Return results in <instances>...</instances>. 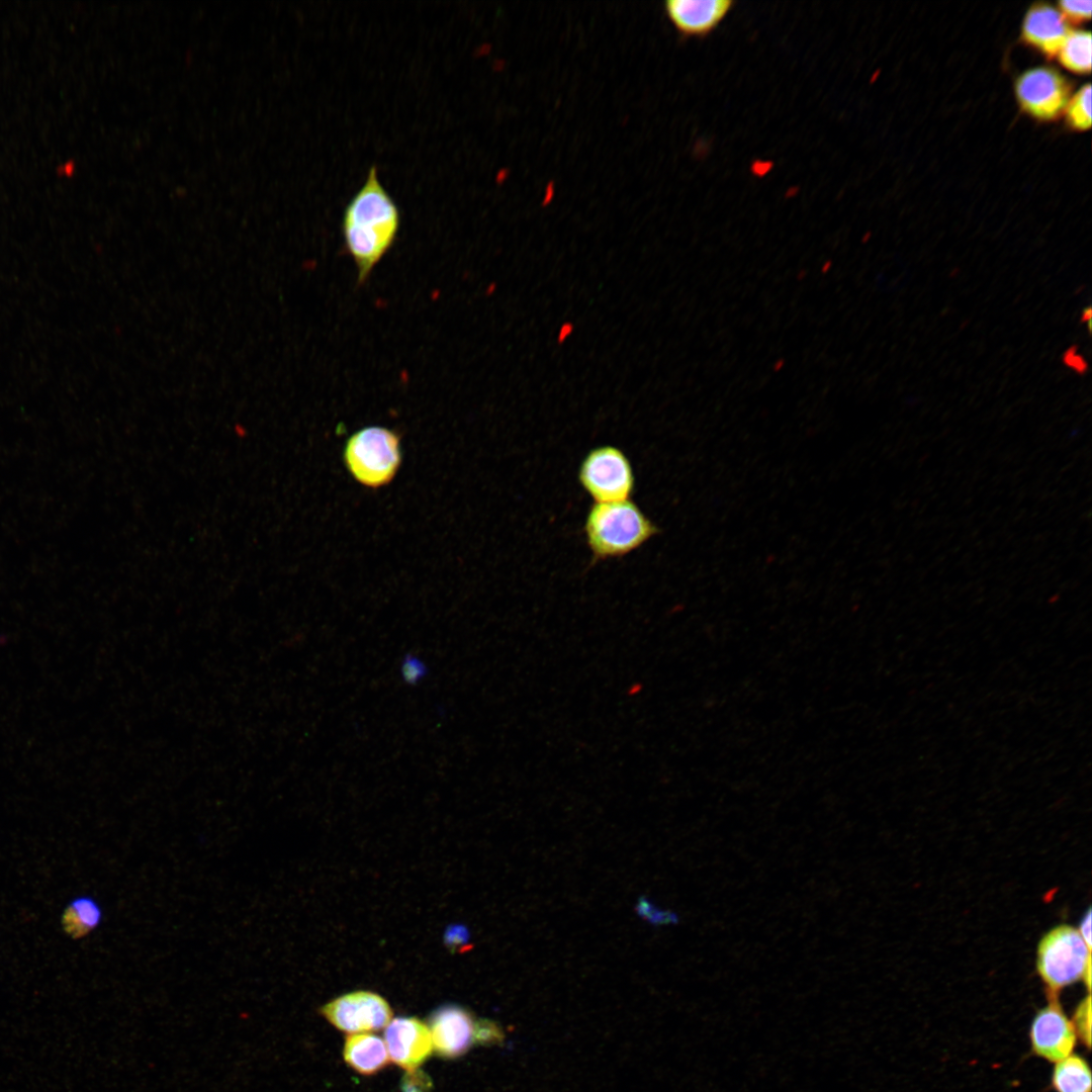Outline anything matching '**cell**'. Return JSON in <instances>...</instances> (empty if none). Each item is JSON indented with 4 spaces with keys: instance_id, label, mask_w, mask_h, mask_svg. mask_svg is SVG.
Returning <instances> with one entry per match:
<instances>
[{
    "instance_id": "obj_11",
    "label": "cell",
    "mask_w": 1092,
    "mask_h": 1092,
    "mask_svg": "<svg viewBox=\"0 0 1092 1092\" xmlns=\"http://www.w3.org/2000/svg\"><path fill=\"white\" fill-rule=\"evenodd\" d=\"M735 6L732 0H668L666 17L682 37H706Z\"/></svg>"
},
{
    "instance_id": "obj_14",
    "label": "cell",
    "mask_w": 1092,
    "mask_h": 1092,
    "mask_svg": "<svg viewBox=\"0 0 1092 1092\" xmlns=\"http://www.w3.org/2000/svg\"><path fill=\"white\" fill-rule=\"evenodd\" d=\"M102 920L99 904L89 896L73 899L62 915L64 931L73 939L82 938L97 928Z\"/></svg>"
},
{
    "instance_id": "obj_25",
    "label": "cell",
    "mask_w": 1092,
    "mask_h": 1092,
    "mask_svg": "<svg viewBox=\"0 0 1092 1092\" xmlns=\"http://www.w3.org/2000/svg\"><path fill=\"white\" fill-rule=\"evenodd\" d=\"M832 263L833 262L831 259L826 260L821 266V272L823 274L827 273L831 269Z\"/></svg>"
},
{
    "instance_id": "obj_16",
    "label": "cell",
    "mask_w": 1092,
    "mask_h": 1092,
    "mask_svg": "<svg viewBox=\"0 0 1092 1092\" xmlns=\"http://www.w3.org/2000/svg\"><path fill=\"white\" fill-rule=\"evenodd\" d=\"M1092 39L1089 31L1070 32L1058 55L1061 64L1075 73L1091 70Z\"/></svg>"
},
{
    "instance_id": "obj_21",
    "label": "cell",
    "mask_w": 1092,
    "mask_h": 1092,
    "mask_svg": "<svg viewBox=\"0 0 1092 1092\" xmlns=\"http://www.w3.org/2000/svg\"><path fill=\"white\" fill-rule=\"evenodd\" d=\"M1076 351L1075 347L1067 350L1064 355V362L1079 373H1083L1087 370V363L1080 355L1076 354Z\"/></svg>"
},
{
    "instance_id": "obj_23",
    "label": "cell",
    "mask_w": 1092,
    "mask_h": 1092,
    "mask_svg": "<svg viewBox=\"0 0 1092 1092\" xmlns=\"http://www.w3.org/2000/svg\"><path fill=\"white\" fill-rule=\"evenodd\" d=\"M574 325L571 322L563 323L557 333V343H564L573 333Z\"/></svg>"
},
{
    "instance_id": "obj_8",
    "label": "cell",
    "mask_w": 1092,
    "mask_h": 1092,
    "mask_svg": "<svg viewBox=\"0 0 1092 1092\" xmlns=\"http://www.w3.org/2000/svg\"><path fill=\"white\" fill-rule=\"evenodd\" d=\"M1021 107L1037 119L1056 118L1069 101L1070 87L1056 70L1034 68L1023 73L1015 85Z\"/></svg>"
},
{
    "instance_id": "obj_5",
    "label": "cell",
    "mask_w": 1092,
    "mask_h": 1092,
    "mask_svg": "<svg viewBox=\"0 0 1092 1092\" xmlns=\"http://www.w3.org/2000/svg\"><path fill=\"white\" fill-rule=\"evenodd\" d=\"M577 479L594 503L630 499L636 486L629 457L614 445L592 448L578 466Z\"/></svg>"
},
{
    "instance_id": "obj_2",
    "label": "cell",
    "mask_w": 1092,
    "mask_h": 1092,
    "mask_svg": "<svg viewBox=\"0 0 1092 1092\" xmlns=\"http://www.w3.org/2000/svg\"><path fill=\"white\" fill-rule=\"evenodd\" d=\"M633 500L594 503L585 516V543L595 561L624 557L660 533Z\"/></svg>"
},
{
    "instance_id": "obj_3",
    "label": "cell",
    "mask_w": 1092,
    "mask_h": 1092,
    "mask_svg": "<svg viewBox=\"0 0 1092 1092\" xmlns=\"http://www.w3.org/2000/svg\"><path fill=\"white\" fill-rule=\"evenodd\" d=\"M343 461L351 476L368 488L389 484L402 461L399 434L382 426L354 432L345 442Z\"/></svg>"
},
{
    "instance_id": "obj_6",
    "label": "cell",
    "mask_w": 1092,
    "mask_h": 1092,
    "mask_svg": "<svg viewBox=\"0 0 1092 1092\" xmlns=\"http://www.w3.org/2000/svg\"><path fill=\"white\" fill-rule=\"evenodd\" d=\"M433 1049L446 1059L464 1055L473 1043L500 1041L499 1026L487 1020L476 1021L472 1014L458 1005H444L431 1013L427 1023Z\"/></svg>"
},
{
    "instance_id": "obj_20",
    "label": "cell",
    "mask_w": 1092,
    "mask_h": 1092,
    "mask_svg": "<svg viewBox=\"0 0 1092 1092\" xmlns=\"http://www.w3.org/2000/svg\"><path fill=\"white\" fill-rule=\"evenodd\" d=\"M1062 15L1073 21H1083L1091 16L1092 2L1090 0H1065L1059 2Z\"/></svg>"
},
{
    "instance_id": "obj_24",
    "label": "cell",
    "mask_w": 1092,
    "mask_h": 1092,
    "mask_svg": "<svg viewBox=\"0 0 1092 1092\" xmlns=\"http://www.w3.org/2000/svg\"><path fill=\"white\" fill-rule=\"evenodd\" d=\"M785 363H786V361H785L784 358H781V359L777 360L774 363V366H772L774 371L779 372L780 370H782L784 368V366H785Z\"/></svg>"
},
{
    "instance_id": "obj_27",
    "label": "cell",
    "mask_w": 1092,
    "mask_h": 1092,
    "mask_svg": "<svg viewBox=\"0 0 1092 1092\" xmlns=\"http://www.w3.org/2000/svg\"><path fill=\"white\" fill-rule=\"evenodd\" d=\"M806 275H807V270H806V269H802V270H801V271H800V272H799V273L797 274V279H798V280H802V279H804V278L806 277Z\"/></svg>"
},
{
    "instance_id": "obj_4",
    "label": "cell",
    "mask_w": 1092,
    "mask_h": 1092,
    "mask_svg": "<svg viewBox=\"0 0 1092 1092\" xmlns=\"http://www.w3.org/2000/svg\"><path fill=\"white\" fill-rule=\"evenodd\" d=\"M1091 969V948L1078 929L1061 924L1048 931L1036 950V970L1046 987L1048 996L1083 979Z\"/></svg>"
},
{
    "instance_id": "obj_26",
    "label": "cell",
    "mask_w": 1092,
    "mask_h": 1092,
    "mask_svg": "<svg viewBox=\"0 0 1092 1092\" xmlns=\"http://www.w3.org/2000/svg\"><path fill=\"white\" fill-rule=\"evenodd\" d=\"M1090 318H1091V309H1090V308H1087V310H1086V311H1084V313H1083V316H1082V322H1085V321H1089V322H1090Z\"/></svg>"
},
{
    "instance_id": "obj_13",
    "label": "cell",
    "mask_w": 1092,
    "mask_h": 1092,
    "mask_svg": "<svg viewBox=\"0 0 1092 1092\" xmlns=\"http://www.w3.org/2000/svg\"><path fill=\"white\" fill-rule=\"evenodd\" d=\"M343 1056L349 1067L366 1076L379 1072L389 1062L384 1040L370 1032L348 1035Z\"/></svg>"
},
{
    "instance_id": "obj_15",
    "label": "cell",
    "mask_w": 1092,
    "mask_h": 1092,
    "mask_svg": "<svg viewBox=\"0 0 1092 1092\" xmlns=\"http://www.w3.org/2000/svg\"><path fill=\"white\" fill-rule=\"evenodd\" d=\"M1051 1084L1055 1092H1091L1092 1076L1088 1062L1078 1054H1071L1057 1062Z\"/></svg>"
},
{
    "instance_id": "obj_1",
    "label": "cell",
    "mask_w": 1092,
    "mask_h": 1092,
    "mask_svg": "<svg viewBox=\"0 0 1092 1092\" xmlns=\"http://www.w3.org/2000/svg\"><path fill=\"white\" fill-rule=\"evenodd\" d=\"M397 205L378 180L376 167L369 169L363 186L347 204L342 232L347 252L363 284L392 247L399 229Z\"/></svg>"
},
{
    "instance_id": "obj_17",
    "label": "cell",
    "mask_w": 1092,
    "mask_h": 1092,
    "mask_svg": "<svg viewBox=\"0 0 1092 1092\" xmlns=\"http://www.w3.org/2000/svg\"><path fill=\"white\" fill-rule=\"evenodd\" d=\"M1069 124L1076 129L1091 126V86H1083L1066 105Z\"/></svg>"
},
{
    "instance_id": "obj_10",
    "label": "cell",
    "mask_w": 1092,
    "mask_h": 1092,
    "mask_svg": "<svg viewBox=\"0 0 1092 1092\" xmlns=\"http://www.w3.org/2000/svg\"><path fill=\"white\" fill-rule=\"evenodd\" d=\"M389 1060L407 1072L416 1071L433 1052L427 1023L416 1017H396L384 1030Z\"/></svg>"
},
{
    "instance_id": "obj_12",
    "label": "cell",
    "mask_w": 1092,
    "mask_h": 1092,
    "mask_svg": "<svg viewBox=\"0 0 1092 1092\" xmlns=\"http://www.w3.org/2000/svg\"><path fill=\"white\" fill-rule=\"evenodd\" d=\"M1069 33L1062 13L1045 4L1031 7L1022 25L1024 40L1049 57L1059 53Z\"/></svg>"
},
{
    "instance_id": "obj_22",
    "label": "cell",
    "mask_w": 1092,
    "mask_h": 1092,
    "mask_svg": "<svg viewBox=\"0 0 1092 1092\" xmlns=\"http://www.w3.org/2000/svg\"><path fill=\"white\" fill-rule=\"evenodd\" d=\"M1091 915H1092L1091 914V908H1088L1087 912L1082 917V919L1080 921L1079 928H1078L1079 933L1081 934L1084 941L1086 942V944L1090 948H1091V945H1092V943H1091Z\"/></svg>"
},
{
    "instance_id": "obj_9",
    "label": "cell",
    "mask_w": 1092,
    "mask_h": 1092,
    "mask_svg": "<svg viewBox=\"0 0 1092 1092\" xmlns=\"http://www.w3.org/2000/svg\"><path fill=\"white\" fill-rule=\"evenodd\" d=\"M1048 998V1005L1039 1009L1032 1019L1029 1039L1034 1055L1057 1063L1072 1054L1077 1035L1071 1019L1059 1002V997Z\"/></svg>"
},
{
    "instance_id": "obj_18",
    "label": "cell",
    "mask_w": 1092,
    "mask_h": 1092,
    "mask_svg": "<svg viewBox=\"0 0 1092 1092\" xmlns=\"http://www.w3.org/2000/svg\"><path fill=\"white\" fill-rule=\"evenodd\" d=\"M1072 1023L1077 1037L1090 1049L1091 1045V997L1088 994L1075 1008Z\"/></svg>"
},
{
    "instance_id": "obj_19",
    "label": "cell",
    "mask_w": 1092,
    "mask_h": 1092,
    "mask_svg": "<svg viewBox=\"0 0 1092 1092\" xmlns=\"http://www.w3.org/2000/svg\"><path fill=\"white\" fill-rule=\"evenodd\" d=\"M400 673L406 684L416 685L428 674V667L418 656L406 654L401 662Z\"/></svg>"
},
{
    "instance_id": "obj_7",
    "label": "cell",
    "mask_w": 1092,
    "mask_h": 1092,
    "mask_svg": "<svg viewBox=\"0 0 1092 1092\" xmlns=\"http://www.w3.org/2000/svg\"><path fill=\"white\" fill-rule=\"evenodd\" d=\"M324 1017L347 1033L379 1030L392 1019V1009L379 994L359 990L339 996L321 1009Z\"/></svg>"
}]
</instances>
